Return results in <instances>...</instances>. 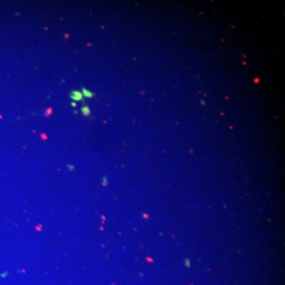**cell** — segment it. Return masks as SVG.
<instances>
[{
	"label": "cell",
	"instance_id": "7a4b0ae2",
	"mask_svg": "<svg viewBox=\"0 0 285 285\" xmlns=\"http://www.w3.org/2000/svg\"><path fill=\"white\" fill-rule=\"evenodd\" d=\"M82 95H83V97H85L86 98H92V97H93V96L94 95L91 91H90V90H86L85 88L82 89Z\"/></svg>",
	"mask_w": 285,
	"mask_h": 285
},
{
	"label": "cell",
	"instance_id": "277c9868",
	"mask_svg": "<svg viewBox=\"0 0 285 285\" xmlns=\"http://www.w3.org/2000/svg\"><path fill=\"white\" fill-rule=\"evenodd\" d=\"M71 105H72V106H73V107H75V106H76L75 103H74V102H73V103H71Z\"/></svg>",
	"mask_w": 285,
	"mask_h": 285
},
{
	"label": "cell",
	"instance_id": "3957f363",
	"mask_svg": "<svg viewBox=\"0 0 285 285\" xmlns=\"http://www.w3.org/2000/svg\"><path fill=\"white\" fill-rule=\"evenodd\" d=\"M81 111H82V115H84V116H90V109L89 107L86 106V105L82 106V109H81Z\"/></svg>",
	"mask_w": 285,
	"mask_h": 285
},
{
	"label": "cell",
	"instance_id": "6da1fadb",
	"mask_svg": "<svg viewBox=\"0 0 285 285\" xmlns=\"http://www.w3.org/2000/svg\"><path fill=\"white\" fill-rule=\"evenodd\" d=\"M71 98L75 101V102H79V101H82L83 99V95H82V92L80 91L73 90L71 94Z\"/></svg>",
	"mask_w": 285,
	"mask_h": 285
}]
</instances>
